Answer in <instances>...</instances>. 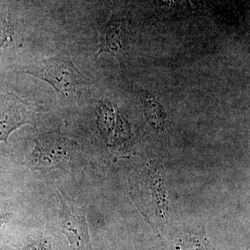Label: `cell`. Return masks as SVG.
I'll return each instance as SVG.
<instances>
[{
    "label": "cell",
    "mask_w": 250,
    "mask_h": 250,
    "mask_svg": "<svg viewBox=\"0 0 250 250\" xmlns=\"http://www.w3.org/2000/svg\"><path fill=\"white\" fill-rule=\"evenodd\" d=\"M23 72L47 82L60 98L65 99L80 96L90 82V79L77 69L67 52L42 59Z\"/></svg>",
    "instance_id": "1"
},
{
    "label": "cell",
    "mask_w": 250,
    "mask_h": 250,
    "mask_svg": "<svg viewBox=\"0 0 250 250\" xmlns=\"http://www.w3.org/2000/svg\"><path fill=\"white\" fill-rule=\"evenodd\" d=\"M33 141L35 147L25 163L31 170L47 172L62 169L70 162V141L60 129L39 135Z\"/></svg>",
    "instance_id": "2"
},
{
    "label": "cell",
    "mask_w": 250,
    "mask_h": 250,
    "mask_svg": "<svg viewBox=\"0 0 250 250\" xmlns=\"http://www.w3.org/2000/svg\"><path fill=\"white\" fill-rule=\"evenodd\" d=\"M60 201L59 220L62 231L72 250H93L86 220V208L67 196L61 188H56Z\"/></svg>",
    "instance_id": "3"
},
{
    "label": "cell",
    "mask_w": 250,
    "mask_h": 250,
    "mask_svg": "<svg viewBox=\"0 0 250 250\" xmlns=\"http://www.w3.org/2000/svg\"><path fill=\"white\" fill-rule=\"evenodd\" d=\"M131 28L129 16L124 11H116L100 33V45L96 58L101 54L108 53L118 61L121 67L131 43Z\"/></svg>",
    "instance_id": "4"
},
{
    "label": "cell",
    "mask_w": 250,
    "mask_h": 250,
    "mask_svg": "<svg viewBox=\"0 0 250 250\" xmlns=\"http://www.w3.org/2000/svg\"><path fill=\"white\" fill-rule=\"evenodd\" d=\"M35 118L34 106L14 92L0 93V142L7 143L10 134Z\"/></svg>",
    "instance_id": "5"
},
{
    "label": "cell",
    "mask_w": 250,
    "mask_h": 250,
    "mask_svg": "<svg viewBox=\"0 0 250 250\" xmlns=\"http://www.w3.org/2000/svg\"><path fill=\"white\" fill-rule=\"evenodd\" d=\"M159 250H217L209 241L205 225L181 226L170 233Z\"/></svg>",
    "instance_id": "6"
},
{
    "label": "cell",
    "mask_w": 250,
    "mask_h": 250,
    "mask_svg": "<svg viewBox=\"0 0 250 250\" xmlns=\"http://www.w3.org/2000/svg\"><path fill=\"white\" fill-rule=\"evenodd\" d=\"M139 95L148 123L156 131H163L166 125V113L159 99L146 90H140Z\"/></svg>",
    "instance_id": "7"
},
{
    "label": "cell",
    "mask_w": 250,
    "mask_h": 250,
    "mask_svg": "<svg viewBox=\"0 0 250 250\" xmlns=\"http://www.w3.org/2000/svg\"><path fill=\"white\" fill-rule=\"evenodd\" d=\"M98 111L100 129L104 134H107L111 129L114 119L113 109L110 102L108 100L102 102Z\"/></svg>",
    "instance_id": "8"
},
{
    "label": "cell",
    "mask_w": 250,
    "mask_h": 250,
    "mask_svg": "<svg viewBox=\"0 0 250 250\" xmlns=\"http://www.w3.org/2000/svg\"><path fill=\"white\" fill-rule=\"evenodd\" d=\"M21 250H49V248L47 241H39L27 245Z\"/></svg>",
    "instance_id": "9"
},
{
    "label": "cell",
    "mask_w": 250,
    "mask_h": 250,
    "mask_svg": "<svg viewBox=\"0 0 250 250\" xmlns=\"http://www.w3.org/2000/svg\"><path fill=\"white\" fill-rule=\"evenodd\" d=\"M8 218V215H0V226L2 225L3 223H4L5 221H6Z\"/></svg>",
    "instance_id": "10"
}]
</instances>
